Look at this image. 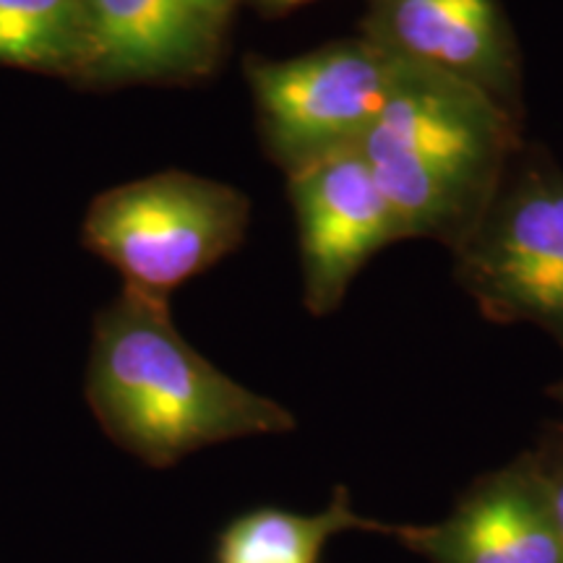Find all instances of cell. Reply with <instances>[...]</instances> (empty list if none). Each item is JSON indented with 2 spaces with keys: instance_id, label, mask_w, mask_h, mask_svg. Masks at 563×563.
<instances>
[{
  "instance_id": "7c38bea8",
  "label": "cell",
  "mask_w": 563,
  "mask_h": 563,
  "mask_svg": "<svg viewBox=\"0 0 563 563\" xmlns=\"http://www.w3.org/2000/svg\"><path fill=\"white\" fill-rule=\"evenodd\" d=\"M540 483H543L548 509L563 548V422H553L540 433L538 446L530 449Z\"/></svg>"
},
{
  "instance_id": "7a4b0ae2",
  "label": "cell",
  "mask_w": 563,
  "mask_h": 563,
  "mask_svg": "<svg viewBox=\"0 0 563 563\" xmlns=\"http://www.w3.org/2000/svg\"><path fill=\"white\" fill-rule=\"evenodd\" d=\"M357 152L410 238L454 251L522 152V121L473 84L399 60L389 100Z\"/></svg>"
},
{
  "instance_id": "4fadbf2b",
  "label": "cell",
  "mask_w": 563,
  "mask_h": 563,
  "mask_svg": "<svg viewBox=\"0 0 563 563\" xmlns=\"http://www.w3.org/2000/svg\"><path fill=\"white\" fill-rule=\"evenodd\" d=\"M238 0H191V5L201 13L209 24H214L217 30H224L232 9H235Z\"/></svg>"
},
{
  "instance_id": "8fae6325",
  "label": "cell",
  "mask_w": 563,
  "mask_h": 563,
  "mask_svg": "<svg viewBox=\"0 0 563 563\" xmlns=\"http://www.w3.org/2000/svg\"><path fill=\"white\" fill-rule=\"evenodd\" d=\"M0 66L84 76V0H0Z\"/></svg>"
},
{
  "instance_id": "5b68a950",
  "label": "cell",
  "mask_w": 563,
  "mask_h": 563,
  "mask_svg": "<svg viewBox=\"0 0 563 563\" xmlns=\"http://www.w3.org/2000/svg\"><path fill=\"white\" fill-rule=\"evenodd\" d=\"M399 60L363 34L298 58L245 60L272 159L290 175L357 150L389 100Z\"/></svg>"
},
{
  "instance_id": "9a60e30c",
  "label": "cell",
  "mask_w": 563,
  "mask_h": 563,
  "mask_svg": "<svg viewBox=\"0 0 563 563\" xmlns=\"http://www.w3.org/2000/svg\"><path fill=\"white\" fill-rule=\"evenodd\" d=\"M551 397H555V399H559V402L563 405V382H559V384L553 386V389H551Z\"/></svg>"
},
{
  "instance_id": "52a82bcc",
  "label": "cell",
  "mask_w": 563,
  "mask_h": 563,
  "mask_svg": "<svg viewBox=\"0 0 563 563\" xmlns=\"http://www.w3.org/2000/svg\"><path fill=\"white\" fill-rule=\"evenodd\" d=\"M361 30L394 58L473 84L522 121V55L501 0H371Z\"/></svg>"
},
{
  "instance_id": "9c48e42d",
  "label": "cell",
  "mask_w": 563,
  "mask_h": 563,
  "mask_svg": "<svg viewBox=\"0 0 563 563\" xmlns=\"http://www.w3.org/2000/svg\"><path fill=\"white\" fill-rule=\"evenodd\" d=\"M84 21L87 81H188L220 58L222 30L191 0H84Z\"/></svg>"
},
{
  "instance_id": "8992f818",
  "label": "cell",
  "mask_w": 563,
  "mask_h": 563,
  "mask_svg": "<svg viewBox=\"0 0 563 563\" xmlns=\"http://www.w3.org/2000/svg\"><path fill=\"white\" fill-rule=\"evenodd\" d=\"M287 178L300 230L306 306L313 316L332 313L363 266L386 245L410 241V232L357 150L311 162Z\"/></svg>"
},
{
  "instance_id": "5bb4252c",
  "label": "cell",
  "mask_w": 563,
  "mask_h": 563,
  "mask_svg": "<svg viewBox=\"0 0 563 563\" xmlns=\"http://www.w3.org/2000/svg\"><path fill=\"white\" fill-rule=\"evenodd\" d=\"M308 3H313V0H253V5L266 16H282V13H290Z\"/></svg>"
},
{
  "instance_id": "ba28073f",
  "label": "cell",
  "mask_w": 563,
  "mask_h": 563,
  "mask_svg": "<svg viewBox=\"0 0 563 563\" xmlns=\"http://www.w3.org/2000/svg\"><path fill=\"white\" fill-rule=\"evenodd\" d=\"M394 538L428 563H563L532 452L477 477L439 522L397 525Z\"/></svg>"
},
{
  "instance_id": "30bf717a",
  "label": "cell",
  "mask_w": 563,
  "mask_h": 563,
  "mask_svg": "<svg viewBox=\"0 0 563 563\" xmlns=\"http://www.w3.org/2000/svg\"><path fill=\"white\" fill-rule=\"evenodd\" d=\"M394 530L397 525L357 514L347 488L336 485L327 509L316 514L262 506L235 517L217 534L214 563H321L336 534L382 532L394 538Z\"/></svg>"
},
{
  "instance_id": "6da1fadb",
  "label": "cell",
  "mask_w": 563,
  "mask_h": 563,
  "mask_svg": "<svg viewBox=\"0 0 563 563\" xmlns=\"http://www.w3.org/2000/svg\"><path fill=\"white\" fill-rule=\"evenodd\" d=\"M87 402L104 433L150 467L214 443L295 431V415L211 365L175 329L167 298L123 285L97 316Z\"/></svg>"
},
{
  "instance_id": "3957f363",
  "label": "cell",
  "mask_w": 563,
  "mask_h": 563,
  "mask_svg": "<svg viewBox=\"0 0 563 563\" xmlns=\"http://www.w3.org/2000/svg\"><path fill=\"white\" fill-rule=\"evenodd\" d=\"M251 199L230 183L167 170L110 188L84 217V243L125 285L167 298L243 243Z\"/></svg>"
},
{
  "instance_id": "277c9868",
  "label": "cell",
  "mask_w": 563,
  "mask_h": 563,
  "mask_svg": "<svg viewBox=\"0 0 563 563\" xmlns=\"http://www.w3.org/2000/svg\"><path fill=\"white\" fill-rule=\"evenodd\" d=\"M454 264L485 319L532 323L563 350V173L543 152H519Z\"/></svg>"
}]
</instances>
